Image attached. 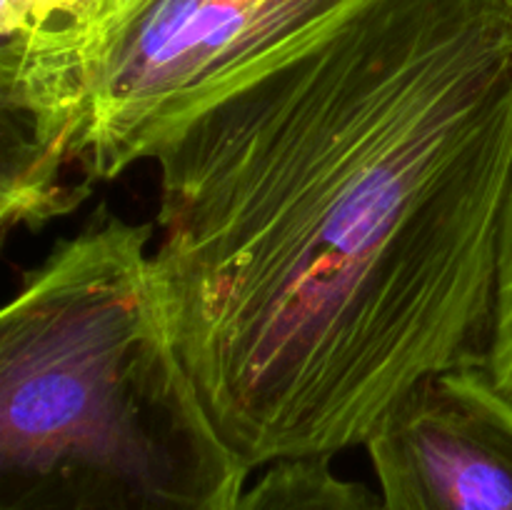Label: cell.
Returning a JSON list of instances; mask_svg holds the SVG:
<instances>
[{
	"label": "cell",
	"instance_id": "cell-5",
	"mask_svg": "<svg viewBox=\"0 0 512 510\" xmlns=\"http://www.w3.org/2000/svg\"><path fill=\"white\" fill-rule=\"evenodd\" d=\"M235 510H383V503L368 485L335 475L325 458H303L268 465Z\"/></svg>",
	"mask_w": 512,
	"mask_h": 510
},
{
	"label": "cell",
	"instance_id": "cell-3",
	"mask_svg": "<svg viewBox=\"0 0 512 510\" xmlns=\"http://www.w3.org/2000/svg\"><path fill=\"white\" fill-rule=\"evenodd\" d=\"M363 0H88L60 75L78 108L85 188L158 150L220 98L290 58Z\"/></svg>",
	"mask_w": 512,
	"mask_h": 510
},
{
	"label": "cell",
	"instance_id": "cell-4",
	"mask_svg": "<svg viewBox=\"0 0 512 510\" xmlns=\"http://www.w3.org/2000/svg\"><path fill=\"white\" fill-rule=\"evenodd\" d=\"M365 448L383 510H512V395L485 368L415 383Z\"/></svg>",
	"mask_w": 512,
	"mask_h": 510
},
{
	"label": "cell",
	"instance_id": "cell-1",
	"mask_svg": "<svg viewBox=\"0 0 512 510\" xmlns=\"http://www.w3.org/2000/svg\"><path fill=\"white\" fill-rule=\"evenodd\" d=\"M158 263L250 470L365 445L488 365L512 190V0H363L155 155Z\"/></svg>",
	"mask_w": 512,
	"mask_h": 510
},
{
	"label": "cell",
	"instance_id": "cell-2",
	"mask_svg": "<svg viewBox=\"0 0 512 510\" xmlns=\"http://www.w3.org/2000/svg\"><path fill=\"white\" fill-rule=\"evenodd\" d=\"M248 473L180 353L153 228L100 208L0 313V510H235Z\"/></svg>",
	"mask_w": 512,
	"mask_h": 510
},
{
	"label": "cell",
	"instance_id": "cell-6",
	"mask_svg": "<svg viewBox=\"0 0 512 510\" xmlns=\"http://www.w3.org/2000/svg\"><path fill=\"white\" fill-rule=\"evenodd\" d=\"M495 383L512 395V190L505 208L503 235H500L498 283H495L493 333H490L488 365Z\"/></svg>",
	"mask_w": 512,
	"mask_h": 510
}]
</instances>
